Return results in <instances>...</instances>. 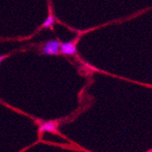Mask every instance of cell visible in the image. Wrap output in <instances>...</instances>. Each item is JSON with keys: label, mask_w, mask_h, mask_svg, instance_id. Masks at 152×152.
Wrapping results in <instances>:
<instances>
[{"label": "cell", "mask_w": 152, "mask_h": 152, "mask_svg": "<svg viewBox=\"0 0 152 152\" xmlns=\"http://www.w3.org/2000/svg\"><path fill=\"white\" fill-rule=\"evenodd\" d=\"M60 52L66 56H73L77 52V47L73 42H64L60 45Z\"/></svg>", "instance_id": "3957f363"}, {"label": "cell", "mask_w": 152, "mask_h": 152, "mask_svg": "<svg viewBox=\"0 0 152 152\" xmlns=\"http://www.w3.org/2000/svg\"><path fill=\"white\" fill-rule=\"evenodd\" d=\"M58 131V123L56 121H46L42 122L39 126V132H57Z\"/></svg>", "instance_id": "7a4b0ae2"}, {"label": "cell", "mask_w": 152, "mask_h": 152, "mask_svg": "<svg viewBox=\"0 0 152 152\" xmlns=\"http://www.w3.org/2000/svg\"><path fill=\"white\" fill-rule=\"evenodd\" d=\"M54 23H55V18L53 16H48L47 18V19L45 20V22L43 23V26L44 27H50L53 26Z\"/></svg>", "instance_id": "277c9868"}, {"label": "cell", "mask_w": 152, "mask_h": 152, "mask_svg": "<svg viewBox=\"0 0 152 152\" xmlns=\"http://www.w3.org/2000/svg\"><path fill=\"white\" fill-rule=\"evenodd\" d=\"M60 41L57 39L48 40L43 45L41 48V52L44 55L48 56H54V55H58L60 53Z\"/></svg>", "instance_id": "6da1fadb"}, {"label": "cell", "mask_w": 152, "mask_h": 152, "mask_svg": "<svg viewBox=\"0 0 152 152\" xmlns=\"http://www.w3.org/2000/svg\"><path fill=\"white\" fill-rule=\"evenodd\" d=\"M6 58V56H0V64L2 63V61H3V59Z\"/></svg>", "instance_id": "5b68a950"}]
</instances>
